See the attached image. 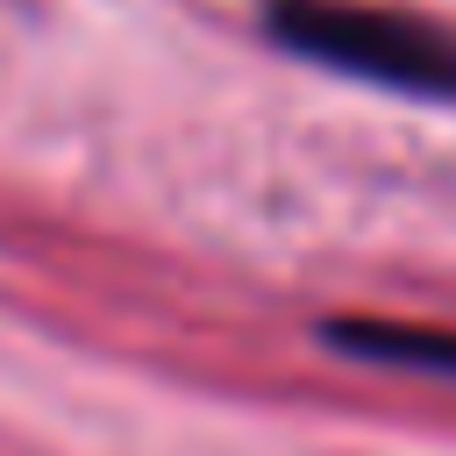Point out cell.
I'll return each instance as SVG.
<instances>
[{"instance_id": "1", "label": "cell", "mask_w": 456, "mask_h": 456, "mask_svg": "<svg viewBox=\"0 0 456 456\" xmlns=\"http://www.w3.org/2000/svg\"><path fill=\"white\" fill-rule=\"evenodd\" d=\"M271 43L342 78H370L420 100H456V28L385 0H271Z\"/></svg>"}, {"instance_id": "2", "label": "cell", "mask_w": 456, "mask_h": 456, "mask_svg": "<svg viewBox=\"0 0 456 456\" xmlns=\"http://www.w3.org/2000/svg\"><path fill=\"white\" fill-rule=\"evenodd\" d=\"M328 349L378 363V370H406V378H442L456 385V328H428V321H385V314H342L321 328Z\"/></svg>"}]
</instances>
